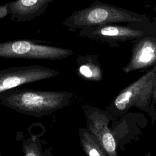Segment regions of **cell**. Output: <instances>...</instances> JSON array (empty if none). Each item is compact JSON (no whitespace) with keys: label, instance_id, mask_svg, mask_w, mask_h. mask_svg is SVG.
I'll return each instance as SVG.
<instances>
[{"label":"cell","instance_id":"cell-15","mask_svg":"<svg viewBox=\"0 0 156 156\" xmlns=\"http://www.w3.org/2000/svg\"><path fill=\"white\" fill-rule=\"evenodd\" d=\"M144 156H152V154L151 152H148Z\"/></svg>","mask_w":156,"mask_h":156},{"label":"cell","instance_id":"cell-16","mask_svg":"<svg viewBox=\"0 0 156 156\" xmlns=\"http://www.w3.org/2000/svg\"><path fill=\"white\" fill-rule=\"evenodd\" d=\"M153 11L156 13V5L154 6V7H153Z\"/></svg>","mask_w":156,"mask_h":156},{"label":"cell","instance_id":"cell-6","mask_svg":"<svg viewBox=\"0 0 156 156\" xmlns=\"http://www.w3.org/2000/svg\"><path fill=\"white\" fill-rule=\"evenodd\" d=\"M132 43L130 59L122 68L124 73L150 68L156 64V19L151 20L147 30Z\"/></svg>","mask_w":156,"mask_h":156},{"label":"cell","instance_id":"cell-2","mask_svg":"<svg viewBox=\"0 0 156 156\" xmlns=\"http://www.w3.org/2000/svg\"><path fill=\"white\" fill-rule=\"evenodd\" d=\"M151 18L119 7L101 1H93L89 6L73 12L62 23L69 32H76L90 26L144 21Z\"/></svg>","mask_w":156,"mask_h":156},{"label":"cell","instance_id":"cell-14","mask_svg":"<svg viewBox=\"0 0 156 156\" xmlns=\"http://www.w3.org/2000/svg\"><path fill=\"white\" fill-rule=\"evenodd\" d=\"M152 105L154 107H156V80L155 82L154 90H153V94H152Z\"/></svg>","mask_w":156,"mask_h":156},{"label":"cell","instance_id":"cell-5","mask_svg":"<svg viewBox=\"0 0 156 156\" xmlns=\"http://www.w3.org/2000/svg\"><path fill=\"white\" fill-rule=\"evenodd\" d=\"M73 54L71 49L44 44L31 40H15L0 43V58L61 60Z\"/></svg>","mask_w":156,"mask_h":156},{"label":"cell","instance_id":"cell-7","mask_svg":"<svg viewBox=\"0 0 156 156\" xmlns=\"http://www.w3.org/2000/svg\"><path fill=\"white\" fill-rule=\"evenodd\" d=\"M59 73L40 65L9 67L0 70V93L18 86L55 77Z\"/></svg>","mask_w":156,"mask_h":156},{"label":"cell","instance_id":"cell-12","mask_svg":"<svg viewBox=\"0 0 156 156\" xmlns=\"http://www.w3.org/2000/svg\"><path fill=\"white\" fill-rule=\"evenodd\" d=\"M24 156H52L50 151L43 149L41 142L35 137H30L24 142Z\"/></svg>","mask_w":156,"mask_h":156},{"label":"cell","instance_id":"cell-1","mask_svg":"<svg viewBox=\"0 0 156 156\" xmlns=\"http://www.w3.org/2000/svg\"><path fill=\"white\" fill-rule=\"evenodd\" d=\"M72 98L73 93L68 91L15 88L0 93V102L19 113L41 116L67 106Z\"/></svg>","mask_w":156,"mask_h":156},{"label":"cell","instance_id":"cell-11","mask_svg":"<svg viewBox=\"0 0 156 156\" xmlns=\"http://www.w3.org/2000/svg\"><path fill=\"white\" fill-rule=\"evenodd\" d=\"M79 135L80 144L87 156H108L98 138L87 129H80Z\"/></svg>","mask_w":156,"mask_h":156},{"label":"cell","instance_id":"cell-4","mask_svg":"<svg viewBox=\"0 0 156 156\" xmlns=\"http://www.w3.org/2000/svg\"><path fill=\"white\" fill-rule=\"evenodd\" d=\"M151 20L87 27L79 30L78 35L112 48L118 47L126 42L133 43L141 37L149 28Z\"/></svg>","mask_w":156,"mask_h":156},{"label":"cell","instance_id":"cell-17","mask_svg":"<svg viewBox=\"0 0 156 156\" xmlns=\"http://www.w3.org/2000/svg\"><path fill=\"white\" fill-rule=\"evenodd\" d=\"M0 156H1V155H0Z\"/></svg>","mask_w":156,"mask_h":156},{"label":"cell","instance_id":"cell-3","mask_svg":"<svg viewBox=\"0 0 156 156\" xmlns=\"http://www.w3.org/2000/svg\"><path fill=\"white\" fill-rule=\"evenodd\" d=\"M155 80L156 64L122 89L106 107V111L113 116H120L135 107L148 113L153 124L156 120V107L152 105Z\"/></svg>","mask_w":156,"mask_h":156},{"label":"cell","instance_id":"cell-8","mask_svg":"<svg viewBox=\"0 0 156 156\" xmlns=\"http://www.w3.org/2000/svg\"><path fill=\"white\" fill-rule=\"evenodd\" d=\"M82 108L87 118V129L98 138L108 156H118L116 142L109 127L108 112L87 105Z\"/></svg>","mask_w":156,"mask_h":156},{"label":"cell","instance_id":"cell-13","mask_svg":"<svg viewBox=\"0 0 156 156\" xmlns=\"http://www.w3.org/2000/svg\"><path fill=\"white\" fill-rule=\"evenodd\" d=\"M9 15L8 6L7 2L4 5H0V19L4 18Z\"/></svg>","mask_w":156,"mask_h":156},{"label":"cell","instance_id":"cell-10","mask_svg":"<svg viewBox=\"0 0 156 156\" xmlns=\"http://www.w3.org/2000/svg\"><path fill=\"white\" fill-rule=\"evenodd\" d=\"M76 73L81 79L92 82H99L103 78L102 69L97 54L79 55L76 60Z\"/></svg>","mask_w":156,"mask_h":156},{"label":"cell","instance_id":"cell-9","mask_svg":"<svg viewBox=\"0 0 156 156\" xmlns=\"http://www.w3.org/2000/svg\"><path fill=\"white\" fill-rule=\"evenodd\" d=\"M54 0H15L7 2L10 19L29 22L43 14Z\"/></svg>","mask_w":156,"mask_h":156}]
</instances>
